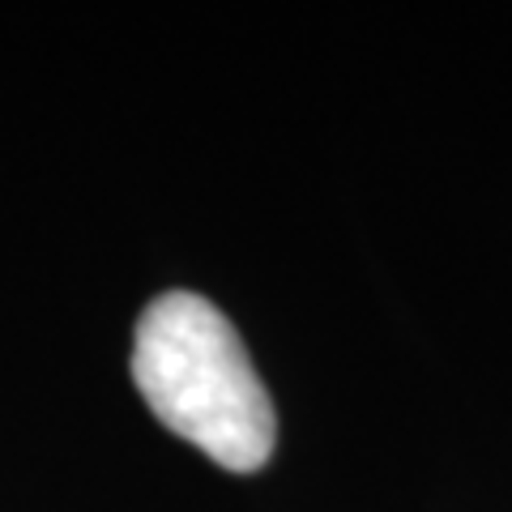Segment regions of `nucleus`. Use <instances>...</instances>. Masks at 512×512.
<instances>
[{
	"label": "nucleus",
	"mask_w": 512,
	"mask_h": 512,
	"mask_svg": "<svg viewBox=\"0 0 512 512\" xmlns=\"http://www.w3.org/2000/svg\"><path fill=\"white\" fill-rule=\"evenodd\" d=\"M133 380L158 423L222 470L252 474L274 457L278 419L227 316L192 291L158 295L137 320Z\"/></svg>",
	"instance_id": "1"
}]
</instances>
